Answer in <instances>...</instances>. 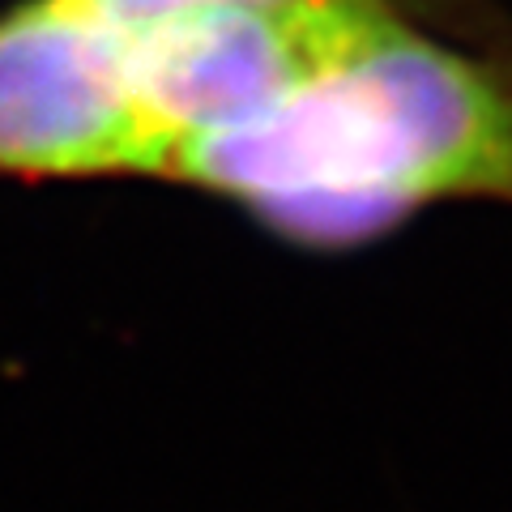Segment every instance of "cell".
Wrapping results in <instances>:
<instances>
[{"instance_id":"cell-1","label":"cell","mask_w":512,"mask_h":512,"mask_svg":"<svg viewBox=\"0 0 512 512\" xmlns=\"http://www.w3.org/2000/svg\"><path fill=\"white\" fill-rule=\"evenodd\" d=\"M171 184L308 252L363 248L431 205H512V69L397 5L274 107L192 141Z\"/></svg>"},{"instance_id":"cell-2","label":"cell","mask_w":512,"mask_h":512,"mask_svg":"<svg viewBox=\"0 0 512 512\" xmlns=\"http://www.w3.org/2000/svg\"><path fill=\"white\" fill-rule=\"evenodd\" d=\"M184 0H18L0 13V175L167 180L171 13Z\"/></svg>"}]
</instances>
